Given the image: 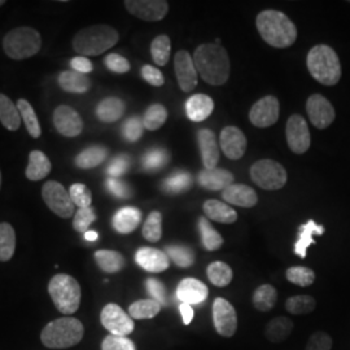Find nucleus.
Masks as SVG:
<instances>
[{"mask_svg": "<svg viewBox=\"0 0 350 350\" xmlns=\"http://www.w3.org/2000/svg\"><path fill=\"white\" fill-rule=\"evenodd\" d=\"M332 344H334V341L328 334L318 331L310 336L305 350H331Z\"/></svg>", "mask_w": 350, "mask_h": 350, "instance_id": "obj_56", "label": "nucleus"}, {"mask_svg": "<svg viewBox=\"0 0 350 350\" xmlns=\"http://www.w3.org/2000/svg\"><path fill=\"white\" fill-rule=\"evenodd\" d=\"M174 70L176 81L183 92H191L198 85V70L193 57L187 51H178L174 57Z\"/></svg>", "mask_w": 350, "mask_h": 350, "instance_id": "obj_16", "label": "nucleus"}, {"mask_svg": "<svg viewBox=\"0 0 350 350\" xmlns=\"http://www.w3.org/2000/svg\"><path fill=\"white\" fill-rule=\"evenodd\" d=\"M143 121L139 118L138 116L130 117L125 124L122 125V135L127 142H138L139 139L143 135Z\"/></svg>", "mask_w": 350, "mask_h": 350, "instance_id": "obj_51", "label": "nucleus"}, {"mask_svg": "<svg viewBox=\"0 0 350 350\" xmlns=\"http://www.w3.org/2000/svg\"><path fill=\"white\" fill-rule=\"evenodd\" d=\"M42 47V38L36 29L20 26L5 34L3 49L5 55L13 60H25L37 55Z\"/></svg>", "mask_w": 350, "mask_h": 350, "instance_id": "obj_6", "label": "nucleus"}, {"mask_svg": "<svg viewBox=\"0 0 350 350\" xmlns=\"http://www.w3.org/2000/svg\"><path fill=\"white\" fill-rule=\"evenodd\" d=\"M16 250V232L7 222L0 224V261H10Z\"/></svg>", "mask_w": 350, "mask_h": 350, "instance_id": "obj_38", "label": "nucleus"}, {"mask_svg": "<svg viewBox=\"0 0 350 350\" xmlns=\"http://www.w3.org/2000/svg\"><path fill=\"white\" fill-rule=\"evenodd\" d=\"M95 261L107 274L120 273L125 267V257L116 250H101L95 252Z\"/></svg>", "mask_w": 350, "mask_h": 350, "instance_id": "obj_32", "label": "nucleus"}, {"mask_svg": "<svg viewBox=\"0 0 350 350\" xmlns=\"http://www.w3.org/2000/svg\"><path fill=\"white\" fill-rule=\"evenodd\" d=\"M42 198L52 212L62 218H70L75 214V204L69 192L62 183L50 180L42 188Z\"/></svg>", "mask_w": 350, "mask_h": 350, "instance_id": "obj_9", "label": "nucleus"}, {"mask_svg": "<svg viewBox=\"0 0 350 350\" xmlns=\"http://www.w3.org/2000/svg\"><path fill=\"white\" fill-rule=\"evenodd\" d=\"M199 231L201 234L202 245L206 250H218L224 245L222 235L213 227L205 217L199 218Z\"/></svg>", "mask_w": 350, "mask_h": 350, "instance_id": "obj_37", "label": "nucleus"}, {"mask_svg": "<svg viewBox=\"0 0 350 350\" xmlns=\"http://www.w3.org/2000/svg\"><path fill=\"white\" fill-rule=\"evenodd\" d=\"M170 160L169 152L163 148H153L146 152L142 157V166L148 173H156L165 167Z\"/></svg>", "mask_w": 350, "mask_h": 350, "instance_id": "obj_41", "label": "nucleus"}, {"mask_svg": "<svg viewBox=\"0 0 350 350\" xmlns=\"http://www.w3.org/2000/svg\"><path fill=\"white\" fill-rule=\"evenodd\" d=\"M257 30L263 40L275 49H288L297 39V29L287 14L266 10L257 16Z\"/></svg>", "mask_w": 350, "mask_h": 350, "instance_id": "obj_2", "label": "nucleus"}, {"mask_svg": "<svg viewBox=\"0 0 350 350\" xmlns=\"http://www.w3.org/2000/svg\"><path fill=\"white\" fill-rule=\"evenodd\" d=\"M59 85L70 94H85L91 88V79L88 75L75 70H65L59 75Z\"/></svg>", "mask_w": 350, "mask_h": 350, "instance_id": "obj_29", "label": "nucleus"}, {"mask_svg": "<svg viewBox=\"0 0 350 350\" xmlns=\"http://www.w3.org/2000/svg\"><path fill=\"white\" fill-rule=\"evenodd\" d=\"M172 42L167 36H159L154 38L150 44V55L153 62L159 66L166 65L170 59Z\"/></svg>", "mask_w": 350, "mask_h": 350, "instance_id": "obj_44", "label": "nucleus"}, {"mask_svg": "<svg viewBox=\"0 0 350 350\" xmlns=\"http://www.w3.org/2000/svg\"><path fill=\"white\" fill-rule=\"evenodd\" d=\"M292 331H293V322L289 318L276 317L266 325L265 335L270 342L279 344L287 340L288 336L292 334Z\"/></svg>", "mask_w": 350, "mask_h": 350, "instance_id": "obj_33", "label": "nucleus"}, {"mask_svg": "<svg viewBox=\"0 0 350 350\" xmlns=\"http://www.w3.org/2000/svg\"><path fill=\"white\" fill-rule=\"evenodd\" d=\"M70 66H72V70L82 75H88L94 70L92 63L88 60V57H83V56H77L75 59H72Z\"/></svg>", "mask_w": 350, "mask_h": 350, "instance_id": "obj_59", "label": "nucleus"}, {"mask_svg": "<svg viewBox=\"0 0 350 350\" xmlns=\"http://www.w3.org/2000/svg\"><path fill=\"white\" fill-rule=\"evenodd\" d=\"M4 4H5V0H0V7L4 5Z\"/></svg>", "mask_w": 350, "mask_h": 350, "instance_id": "obj_62", "label": "nucleus"}, {"mask_svg": "<svg viewBox=\"0 0 350 350\" xmlns=\"http://www.w3.org/2000/svg\"><path fill=\"white\" fill-rule=\"evenodd\" d=\"M193 63L198 75L208 85L222 86L230 77V57L221 44L205 43L199 46L193 55Z\"/></svg>", "mask_w": 350, "mask_h": 350, "instance_id": "obj_1", "label": "nucleus"}, {"mask_svg": "<svg viewBox=\"0 0 350 350\" xmlns=\"http://www.w3.org/2000/svg\"><path fill=\"white\" fill-rule=\"evenodd\" d=\"M118 39V31L112 26H88L75 34L73 50L83 57L99 56L114 47Z\"/></svg>", "mask_w": 350, "mask_h": 350, "instance_id": "obj_3", "label": "nucleus"}, {"mask_svg": "<svg viewBox=\"0 0 350 350\" xmlns=\"http://www.w3.org/2000/svg\"><path fill=\"white\" fill-rule=\"evenodd\" d=\"M69 195L72 198L73 204L77 205L79 209L82 208H90L92 202V195L88 186L82 183H75L69 189Z\"/></svg>", "mask_w": 350, "mask_h": 350, "instance_id": "obj_50", "label": "nucleus"}, {"mask_svg": "<svg viewBox=\"0 0 350 350\" xmlns=\"http://www.w3.org/2000/svg\"><path fill=\"white\" fill-rule=\"evenodd\" d=\"M213 322L215 331L225 338H231L238 329V315L228 301L218 297L213 302Z\"/></svg>", "mask_w": 350, "mask_h": 350, "instance_id": "obj_12", "label": "nucleus"}, {"mask_svg": "<svg viewBox=\"0 0 350 350\" xmlns=\"http://www.w3.org/2000/svg\"><path fill=\"white\" fill-rule=\"evenodd\" d=\"M317 306V302L309 295H300L289 297L286 302V309L288 313L293 315H304V314L313 313Z\"/></svg>", "mask_w": 350, "mask_h": 350, "instance_id": "obj_47", "label": "nucleus"}, {"mask_svg": "<svg viewBox=\"0 0 350 350\" xmlns=\"http://www.w3.org/2000/svg\"><path fill=\"white\" fill-rule=\"evenodd\" d=\"M179 312H180V315H182V319H183V323L185 325H188L191 322H192V319H193V309H192V306L191 305H188V304H180V306H179Z\"/></svg>", "mask_w": 350, "mask_h": 350, "instance_id": "obj_60", "label": "nucleus"}, {"mask_svg": "<svg viewBox=\"0 0 350 350\" xmlns=\"http://www.w3.org/2000/svg\"><path fill=\"white\" fill-rule=\"evenodd\" d=\"M85 239L88 241H95V240H98V232L96 231H88L85 234Z\"/></svg>", "mask_w": 350, "mask_h": 350, "instance_id": "obj_61", "label": "nucleus"}, {"mask_svg": "<svg viewBox=\"0 0 350 350\" xmlns=\"http://www.w3.org/2000/svg\"><path fill=\"white\" fill-rule=\"evenodd\" d=\"M49 293L57 310L64 315L75 314L81 305L79 283L68 274L53 276L49 283Z\"/></svg>", "mask_w": 350, "mask_h": 350, "instance_id": "obj_7", "label": "nucleus"}, {"mask_svg": "<svg viewBox=\"0 0 350 350\" xmlns=\"http://www.w3.org/2000/svg\"><path fill=\"white\" fill-rule=\"evenodd\" d=\"M126 105L118 98H107L101 100L96 107V116L101 122L112 124L121 120L125 114Z\"/></svg>", "mask_w": 350, "mask_h": 350, "instance_id": "obj_28", "label": "nucleus"}, {"mask_svg": "<svg viewBox=\"0 0 350 350\" xmlns=\"http://www.w3.org/2000/svg\"><path fill=\"white\" fill-rule=\"evenodd\" d=\"M130 163H131V160L127 154H118L108 165L107 174L109 175V178H117L118 179L120 176H122L129 172Z\"/></svg>", "mask_w": 350, "mask_h": 350, "instance_id": "obj_53", "label": "nucleus"}, {"mask_svg": "<svg viewBox=\"0 0 350 350\" xmlns=\"http://www.w3.org/2000/svg\"><path fill=\"white\" fill-rule=\"evenodd\" d=\"M214 111V101L211 96L204 94L192 95L186 101V114L192 122L205 121Z\"/></svg>", "mask_w": 350, "mask_h": 350, "instance_id": "obj_23", "label": "nucleus"}, {"mask_svg": "<svg viewBox=\"0 0 350 350\" xmlns=\"http://www.w3.org/2000/svg\"><path fill=\"white\" fill-rule=\"evenodd\" d=\"M108 157V150L103 146H91L77 154L75 163L77 167L88 170L104 163Z\"/></svg>", "mask_w": 350, "mask_h": 350, "instance_id": "obj_31", "label": "nucleus"}, {"mask_svg": "<svg viewBox=\"0 0 350 350\" xmlns=\"http://www.w3.org/2000/svg\"><path fill=\"white\" fill-rule=\"evenodd\" d=\"M161 304L152 299L135 301L129 308V315L133 319H152L161 312Z\"/></svg>", "mask_w": 350, "mask_h": 350, "instance_id": "obj_39", "label": "nucleus"}, {"mask_svg": "<svg viewBox=\"0 0 350 350\" xmlns=\"http://www.w3.org/2000/svg\"><path fill=\"white\" fill-rule=\"evenodd\" d=\"M309 73L325 86H335L341 79V63L338 53L329 46L318 44L309 51L306 57Z\"/></svg>", "mask_w": 350, "mask_h": 350, "instance_id": "obj_4", "label": "nucleus"}, {"mask_svg": "<svg viewBox=\"0 0 350 350\" xmlns=\"http://www.w3.org/2000/svg\"><path fill=\"white\" fill-rule=\"evenodd\" d=\"M101 350H137L135 344L125 336L109 335L103 340Z\"/></svg>", "mask_w": 350, "mask_h": 350, "instance_id": "obj_52", "label": "nucleus"}, {"mask_svg": "<svg viewBox=\"0 0 350 350\" xmlns=\"http://www.w3.org/2000/svg\"><path fill=\"white\" fill-rule=\"evenodd\" d=\"M278 292L270 284H262L253 292V305L258 312H270L275 306Z\"/></svg>", "mask_w": 350, "mask_h": 350, "instance_id": "obj_35", "label": "nucleus"}, {"mask_svg": "<svg viewBox=\"0 0 350 350\" xmlns=\"http://www.w3.org/2000/svg\"><path fill=\"white\" fill-rule=\"evenodd\" d=\"M286 135L289 150L296 154H304L310 148L312 137L309 126L300 114H292L287 121Z\"/></svg>", "mask_w": 350, "mask_h": 350, "instance_id": "obj_11", "label": "nucleus"}, {"mask_svg": "<svg viewBox=\"0 0 350 350\" xmlns=\"http://www.w3.org/2000/svg\"><path fill=\"white\" fill-rule=\"evenodd\" d=\"M206 274L211 283L215 287L222 288L228 286L234 278L232 269L227 263L221 261L211 263L206 269Z\"/></svg>", "mask_w": 350, "mask_h": 350, "instance_id": "obj_40", "label": "nucleus"}, {"mask_svg": "<svg viewBox=\"0 0 350 350\" xmlns=\"http://www.w3.org/2000/svg\"><path fill=\"white\" fill-rule=\"evenodd\" d=\"M192 186V176L185 170H176L169 175L163 183V189L166 193H182Z\"/></svg>", "mask_w": 350, "mask_h": 350, "instance_id": "obj_42", "label": "nucleus"}, {"mask_svg": "<svg viewBox=\"0 0 350 350\" xmlns=\"http://www.w3.org/2000/svg\"><path fill=\"white\" fill-rule=\"evenodd\" d=\"M209 295L208 287L198 279L186 278L176 287V297L183 304L198 305L206 300Z\"/></svg>", "mask_w": 350, "mask_h": 350, "instance_id": "obj_21", "label": "nucleus"}, {"mask_svg": "<svg viewBox=\"0 0 350 350\" xmlns=\"http://www.w3.org/2000/svg\"><path fill=\"white\" fill-rule=\"evenodd\" d=\"M0 122L10 131L18 130L21 125V116L17 105L3 94H0Z\"/></svg>", "mask_w": 350, "mask_h": 350, "instance_id": "obj_34", "label": "nucleus"}, {"mask_svg": "<svg viewBox=\"0 0 350 350\" xmlns=\"http://www.w3.org/2000/svg\"><path fill=\"white\" fill-rule=\"evenodd\" d=\"M234 182V175L226 169H204L199 174V185L209 191H225Z\"/></svg>", "mask_w": 350, "mask_h": 350, "instance_id": "obj_25", "label": "nucleus"}, {"mask_svg": "<svg viewBox=\"0 0 350 350\" xmlns=\"http://www.w3.org/2000/svg\"><path fill=\"white\" fill-rule=\"evenodd\" d=\"M143 237L150 243H157L163 237V214L152 212L143 225Z\"/></svg>", "mask_w": 350, "mask_h": 350, "instance_id": "obj_46", "label": "nucleus"}, {"mask_svg": "<svg viewBox=\"0 0 350 350\" xmlns=\"http://www.w3.org/2000/svg\"><path fill=\"white\" fill-rule=\"evenodd\" d=\"M165 253L179 267H191L196 260L195 252L187 245H169Z\"/></svg>", "mask_w": 350, "mask_h": 350, "instance_id": "obj_45", "label": "nucleus"}, {"mask_svg": "<svg viewBox=\"0 0 350 350\" xmlns=\"http://www.w3.org/2000/svg\"><path fill=\"white\" fill-rule=\"evenodd\" d=\"M126 10L143 21H161L169 12V3L163 0H126Z\"/></svg>", "mask_w": 350, "mask_h": 350, "instance_id": "obj_13", "label": "nucleus"}, {"mask_svg": "<svg viewBox=\"0 0 350 350\" xmlns=\"http://www.w3.org/2000/svg\"><path fill=\"white\" fill-rule=\"evenodd\" d=\"M250 178L258 187L266 191H276L286 186L288 175L282 163L265 159L252 165Z\"/></svg>", "mask_w": 350, "mask_h": 350, "instance_id": "obj_8", "label": "nucleus"}, {"mask_svg": "<svg viewBox=\"0 0 350 350\" xmlns=\"http://www.w3.org/2000/svg\"><path fill=\"white\" fill-rule=\"evenodd\" d=\"M142 77L146 82H148L154 88H161L165 83V78H163L161 70H159L157 68H154L152 65H144L142 68Z\"/></svg>", "mask_w": 350, "mask_h": 350, "instance_id": "obj_58", "label": "nucleus"}, {"mask_svg": "<svg viewBox=\"0 0 350 350\" xmlns=\"http://www.w3.org/2000/svg\"><path fill=\"white\" fill-rule=\"evenodd\" d=\"M219 146L226 157L235 161L240 160L245 154L248 142L240 129L235 126H227L221 133Z\"/></svg>", "mask_w": 350, "mask_h": 350, "instance_id": "obj_18", "label": "nucleus"}, {"mask_svg": "<svg viewBox=\"0 0 350 350\" xmlns=\"http://www.w3.org/2000/svg\"><path fill=\"white\" fill-rule=\"evenodd\" d=\"M135 262L138 263L143 270L153 274H159L169 269L170 258L163 250L143 247L139 248L135 253Z\"/></svg>", "mask_w": 350, "mask_h": 350, "instance_id": "obj_19", "label": "nucleus"}, {"mask_svg": "<svg viewBox=\"0 0 350 350\" xmlns=\"http://www.w3.org/2000/svg\"><path fill=\"white\" fill-rule=\"evenodd\" d=\"M146 288H147L152 300L157 301L161 305L166 304V288L159 279H154V278L147 279Z\"/></svg>", "mask_w": 350, "mask_h": 350, "instance_id": "obj_57", "label": "nucleus"}, {"mask_svg": "<svg viewBox=\"0 0 350 350\" xmlns=\"http://www.w3.org/2000/svg\"><path fill=\"white\" fill-rule=\"evenodd\" d=\"M280 114V104L275 96H265L250 108V122L256 127L265 129L275 125Z\"/></svg>", "mask_w": 350, "mask_h": 350, "instance_id": "obj_14", "label": "nucleus"}, {"mask_svg": "<svg viewBox=\"0 0 350 350\" xmlns=\"http://www.w3.org/2000/svg\"><path fill=\"white\" fill-rule=\"evenodd\" d=\"M205 215L218 224L230 225L238 219V213L235 212L228 204L219 200H206L202 205Z\"/></svg>", "mask_w": 350, "mask_h": 350, "instance_id": "obj_26", "label": "nucleus"}, {"mask_svg": "<svg viewBox=\"0 0 350 350\" xmlns=\"http://www.w3.org/2000/svg\"><path fill=\"white\" fill-rule=\"evenodd\" d=\"M142 222V212L134 206H125L113 215V228L122 235L131 234Z\"/></svg>", "mask_w": 350, "mask_h": 350, "instance_id": "obj_24", "label": "nucleus"}, {"mask_svg": "<svg viewBox=\"0 0 350 350\" xmlns=\"http://www.w3.org/2000/svg\"><path fill=\"white\" fill-rule=\"evenodd\" d=\"M104 64H105V66L113 72V73H118V75H124V73H127L129 70H130V63H129V60L124 57V56H121V55H118V53H109L105 59H104Z\"/></svg>", "mask_w": 350, "mask_h": 350, "instance_id": "obj_54", "label": "nucleus"}, {"mask_svg": "<svg viewBox=\"0 0 350 350\" xmlns=\"http://www.w3.org/2000/svg\"><path fill=\"white\" fill-rule=\"evenodd\" d=\"M96 221V214L94 208H82L78 209L75 214L73 219V227L75 231L79 234H86L88 231V227L92 222Z\"/></svg>", "mask_w": 350, "mask_h": 350, "instance_id": "obj_49", "label": "nucleus"}, {"mask_svg": "<svg viewBox=\"0 0 350 350\" xmlns=\"http://www.w3.org/2000/svg\"><path fill=\"white\" fill-rule=\"evenodd\" d=\"M105 186L113 196H116L118 199H130L133 196L131 187L126 182L120 180L117 178H108Z\"/></svg>", "mask_w": 350, "mask_h": 350, "instance_id": "obj_55", "label": "nucleus"}, {"mask_svg": "<svg viewBox=\"0 0 350 350\" xmlns=\"http://www.w3.org/2000/svg\"><path fill=\"white\" fill-rule=\"evenodd\" d=\"M306 112L310 122L319 130L327 129L335 121L336 117L335 108L332 107V104L319 94H314L308 99Z\"/></svg>", "mask_w": 350, "mask_h": 350, "instance_id": "obj_15", "label": "nucleus"}, {"mask_svg": "<svg viewBox=\"0 0 350 350\" xmlns=\"http://www.w3.org/2000/svg\"><path fill=\"white\" fill-rule=\"evenodd\" d=\"M53 125L66 138H75L83 130V121L79 113L69 105H60L53 112Z\"/></svg>", "mask_w": 350, "mask_h": 350, "instance_id": "obj_17", "label": "nucleus"}, {"mask_svg": "<svg viewBox=\"0 0 350 350\" xmlns=\"http://www.w3.org/2000/svg\"><path fill=\"white\" fill-rule=\"evenodd\" d=\"M85 335V328L77 318L64 317L50 322L40 334L42 342L51 349H66L79 344Z\"/></svg>", "mask_w": 350, "mask_h": 350, "instance_id": "obj_5", "label": "nucleus"}, {"mask_svg": "<svg viewBox=\"0 0 350 350\" xmlns=\"http://www.w3.org/2000/svg\"><path fill=\"white\" fill-rule=\"evenodd\" d=\"M299 231H300L299 239L295 244V253L301 258H305L308 248L312 244H315L313 239L314 235H323L325 228L323 226L317 225L313 219H310L308 224L301 225Z\"/></svg>", "mask_w": 350, "mask_h": 350, "instance_id": "obj_30", "label": "nucleus"}, {"mask_svg": "<svg viewBox=\"0 0 350 350\" xmlns=\"http://www.w3.org/2000/svg\"><path fill=\"white\" fill-rule=\"evenodd\" d=\"M0 186H1V172H0Z\"/></svg>", "mask_w": 350, "mask_h": 350, "instance_id": "obj_63", "label": "nucleus"}, {"mask_svg": "<svg viewBox=\"0 0 350 350\" xmlns=\"http://www.w3.org/2000/svg\"><path fill=\"white\" fill-rule=\"evenodd\" d=\"M17 109L21 116V120L25 122L26 130L30 134V137L34 139L40 138L42 129L38 121L37 113L31 104L25 99H18L17 101Z\"/></svg>", "mask_w": 350, "mask_h": 350, "instance_id": "obj_36", "label": "nucleus"}, {"mask_svg": "<svg viewBox=\"0 0 350 350\" xmlns=\"http://www.w3.org/2000/svg\"><path fill=\"white\" fill-rule=\"evenodd\" d=\"M288 282L300 287H309L315 282V273L312 269L305 266L289 267L286 273Z\"/></svg>", "mask_w": 350, "mask_h": 350, "instance_id": "obj_48", "label": "nucleus"}, {"mask_svg": "<svg viewBox=\"0 0 350 350\" xmlns=\"http://www.w3.org/2000/svg\"><path fill=\"white\" fill-rule=\"evenodd\" d=\"M222 198L228 204L240 208H253L258 202V196L253 188L239 183H232L226 188L222 192Z\"/></svg>", "mask_w": 350, "mask_h": 350, "instance_id": "obj_22", "label": "nucleus"}, {"mask_svg": "<svg viewBox=\"0 0 350 350\" xmlns=\"http://www.w3.org/2000/svg\"><path fill=\"white\" fill-rule=\"evenodd\" d=\"M167 120V111L161 104H152L147 108L142 121L144 129L150 131L159 130Z\"/></svg>", "mask_w": 350, "mask_h": 350, "instance_id": "obj_43", "label": "nucleus"}, {"mask_svg": "<svg viewBox=\"0 0 350 350\" xmlns=\"http://www.w3.org/2000/svg\"><path fill=\"white\" fill-rule=\"evenodd\" d=\"M198 143L204 167L208 170L215 169L219 161V146L214 131L209 129L200 130L198 134Z\"/></svg>", "mask_w": 350, "mask_h": 350, "instance_id": "obj_20", "label": "nucleus"}, {"mask_svg": "<svg viewBox=\"0 0 350 350\" xmlns=\"http://www.w3.org/2000/svg\"><path fill=\"white\" fill-rule=\"evenodd\" d=\"M52 163L50 159L40 150H33L29 154V163L26 167V178L31 182L44 179L50 174Z\"/></svg>", "mask_w": 350, "mask_h": 350, "instance_id": "obj_27", "label": "nucleus"}, {"mask_svg": "<svg viewBox=\"0 0 350 350\" xmlns=\"http://www.w3.org/2000/svg\"><path fill=\"white\" fill-rule=\"evenodd\" d=\"M101 325L114 336H127L130 335L135 325L134 319L124 312L117 304H108L103 308L100 314Z\"/></svg>", "mask_w": 350, "mask_h": 350, "instance_id": "obj_10", "label": "nucleus"}]
</instances>
